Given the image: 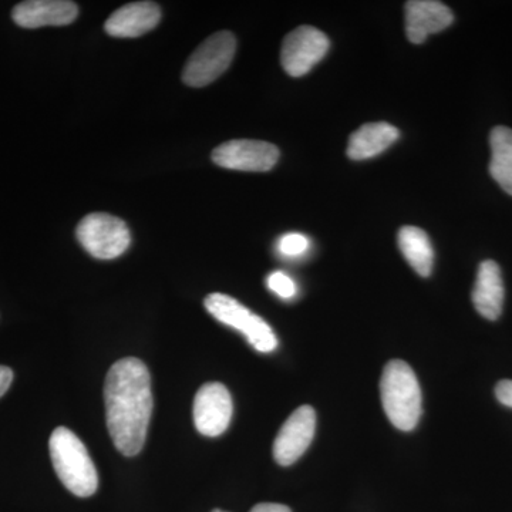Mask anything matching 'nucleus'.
Returning a JSON list of instances; mask_svg holds the SVG:
<instances>
[{
  "mask_svg": "<svg viewBox=\"0 0 512 512\" xmlns=\"http://www.w3.org/2000/svg\"><path fill=\"white\" fill-rule=\"evenodd\" d=\"M107 427L114 446L127 457L137 456L146 444L153 413L151 377L136 357L114 363L104 384Z\"/></svg>",
  "mask_w": 512,
  "mask_h": 512,
  "instance_id": "nucleus-1",
  "label": "nucleus"
},
{
  "mask_svg": "<svg viewBox=\"0 0 512 512\" xmlns=\"http://www.w3.org/2000/svg\"><path fill=\"white\" fill-rule=\"evenodd\" d=\"M50 457L57 477L77 497H92L99 487V476L83 441L66 427H57L50 437Z\"/></svg>",
  "mask_w": 512,
  "mask_h": 512,
  "instance_id": "nucleus-2",
  "label": "nucleus"
},
{
  "mask_svg": "<svg viewBox=\"0 0 512 512\" xmlns=\"http://www.w3.org/2000/svg\"><path fill=\"white\" fill-rule=\"evenodd\" d=\"M380 396L384 413L396 429L412 431L421 416V389L412 367L403 360H392L384 366L380 380Z\"/></svg>",
  "mask_w": 512,
  "mask_h": 512,
  "instance_id": "nucleus-3",
  "label": "nucleus"
},
{
  "mask_svg": "<svg viewBox=\"0 0 512 512\" xmlns=\"http://www.w3.org/2000/svg\"><path fill=\"white\" fill-rule=\"evenodd\" d=\"M204 305L215 319L241 332L258 352L271 353L278 348V338L271 326L237 299L224 293H211L205 298Z\"/></svg>",
  "mask_w": 512,
  "mask_h": 512,
  "instance_id": "nucleus-4",
  "label": "nucleus"
},
{
  "mask_svg": "<svg viewBox=\"0 0 512 512\" xmlns=\"http://www.w3.org/2000/svg\"><path fill=\"white\" fill-rule=\"evenodd\" d=\"M237 52V39L227 30L208 37L187 60L183 80L190 87H205L227 72Z\"/></svg>",
  "mask_w": 512,
  "mask_h": 512,
  "instance_id": "nucleus-5",
  "label": "nucleus"
},
{
  "mask_svg": "<svg viewBox=\"0 0 512 512\" xmlns=\"http://www.w3.org/2000/svg\"><path fill=\"white\" fill-rule=\"evenodd\" d=\"M76 237L82 247L97 259L119 258L131 244L126 222L104 212L84 217L77 225Z\"/></svg>",
  "mask_w": 512,
  "mask_h": 512,
  "instance_id": "nucleus-6",
  "label": "nucleus"
},
{
  "mask_svg": "<svg viewBox=\"0 0 512 512\" xmlns=\"http://www.w3.org/2000/svg\"><path fill=\"white\" fill-rule=\"evenodd\" d=\"M329 46L328 36L313 26L292 30L282 43V67L289 76H305L326 56Z\"/></svg>",
  "mask_w": 512,
  "mask_h": 512,
  "instance_id": "nucleus-7",
  "label": "nucleus"
},
{
  "mask_svg": "<svg viewBox=\"0 0 512 512\" xmlns=\"http://www.w3.org/2000/svg\"><path fill=\"white\" fill-rule=\"evenodd\" d=\"M211 157L218 167L264 173L278 163L279 150L266 141L231 140L215 148Z\"/></svg>",
  "mask_w": 512,
  "mask_h": 512,
  "instance_id": "nucleus-8",
  "label": "nucleus"
},
{
  "mask_svg": "<svg viewBox=\"0 0 512 512\" xmlns=\"http://www.w3.org/2000/svg\"><path fill=\"white\" fill-rule=\"evenodd\" d=\"M234 404L227 387L207 383L198 390L194 400V423L202 436L218 437L231 423Z\"/></svg>",
  "mask_w": 512,
  "mask_h": 512,
  "instance_id": "nucleus-9",
  "label": "nucleus"
},
{
  "mask_svg": "<svg viewBox=\"0 0 512 512\" xmlns=\"http://www.w3.org/2000/svg\"><path fill=\"white\" fill-rule=\"evenodd\" d=\"M316 431V413L311 406L299 407L285 421L274 443V457L281 466H291L311 446Z\"/></svg>",
  "mask_w": 512,
  "mask_h": 512,
  "instance_id": "nucleus-10",
  "label": "nucleus"
},
{
  "mask_svg": "<svg viewBox=\"0 0 512 512\" xmlns=\"http://www.w3.org/2000/svg\"><path fill=\"white\" fill-rule=\"evenodd\" d=\"M77 15L79 8L69 0H28L16 5L12 12L13 22L25 29L70 25Z\"/></svg>",
  "mask_w": 512,
  "mask_h": 512,
  "instance_id": "nucleus-11",
  "label": "nucleus"
},
{
  "mask_svg": "<svg viewBox=\"0 0 512 512\" xmlns=\"http://www.w3.org/2000/svg\"><path fill=\"white\" fill-rule=\"evenodd\" d=\"M454 22V15L436 0H410L406 3V33L410 42L421 45L427 37L443 32Z\"/></svg>",
  "mask_w": 512,
  "mask_h": 512,
  "instance_id": "nucleus-12",
  "label": "nucleus"
},
{
  "mask_svg": "<svg viewBox=\"0 0 512 512\" xmlns=\"http://www.w3.org/2000/svg\"><path fill=\"white\" fill-rule=\"evenodd\" d=\"M161 20V9L154 2H134L121 6L107 19L104 29L113 37L130 39L151 32Z\"/></svg>",
  "mask_w": 512,
  "mask_h": 512,
  "instance_id": "nucleus-13",
  "label": "nucleus"
},
{
  "mask_svg": "<svg viewBox=\"0 0 512 512\" xmlns=\"http://www.w3.org/2000/svg\"><path fill=\"white\" fill-rule=\"evenodd\" d=\"M474 308L483 318L497 320L503 312L504 282L500 266L494 261H484L477 272L473 295Z\"/></svg>",
  "mask_w": 512,
  "mask_h": 512,
  "instance_id": "nucleus-14",
  "label": "nucleus"
},
{
  "mask_svg": "<svg viewBox=\"0 0 512 512\" xmlns=\"http://www.w3.org/2000/svg\"><path fill=\"white\" fill-rule=\"evenodd\" d=\"M399 137L400 131L392 124L367 123L350 136L348 157L355 161L369 160L386 151Z\"/></svg>",
  "mask_w": 512,
  "mask_h": 512,
  "instance_id": "nucleus-15",
  "label": "nucleus"
},
{
  "mask_svg": "<svg viewBox=\"0 0 512 512\" xmlns=\"http://www.w3.org/2000/svg\"><path fill=\"white\" fill-rule=\"evenodd\" d=\"M399 248L410 266L423 278L431 275L434 264V249L426 231L417 227H403L399 231Z\"/></svg>",
  "mask_w": 512,
  "mask_h": 512,
  "instance_id": "nucleus-16",
  "label": "nucleus"
},
{
  "mask_svg": "<svg viewBox=\"0 0 512 512\" xmlns=\"http://www.w3.org/2000/svg\"><path fill=\"white\" fill-rule=\"evenodd\" d=\"M491 177L507 194L512 195V130L500 126L491 131Z\"/></svg>",
  "mask_w": 512,
  "mask_h": 512,
  "instance_id": "nucleus-17",
  "label": "nucleus"
},
{
  "mask_svg": "<svg viewBox=\"0 0 512 512\" xmlns=\"http://www.w3.org/2000/svg\"><path fill=\"white\" fill-rule=\"evenodd\" d=\"M311 247V241L305 235L298 234V232H291L279 239L278 249L282 255L288 258H298V256L305 255Z\"/></svg>",
  "mask_w": 512,
  "mask_h": 512,
  "instance_id": "nucleus-18",
  "label": "nucleus"
},
{
  "mask_svg": "<svg viewBox=\"0 0 512 512\" xmlns=\"http://www.w3.org/2000/svg\"><path fill=\"white\" fill-rule=\"evenodd\" d=\"M266 284H268V288L271 289L272 292L276 293V295L282 299L295 298L296 293H298L295 282H293L291 276L286 275L285 272L276 271L274 274L269 275Z\"/></svg>",
  "mask_w": 512,
  "mask_h": 512,
  "instance_id": "nucleus-19",
  "label": "nucleus"
},
{
  "mask_svg": "<svg viewBox=\"0 0 512 512\" xmlns=\"http://www.w3.org/2000/svg\"><path fill=\"white\" fill-rule=\"evenodd\" d=\"M498 402L512 409V380H501L495 387Z\"/></svg>",
  "mask_w": 512,
  "mask_h": 512,
  "instance_id": "nucleus-20",
  "label": "nucleus"
},
{
  "mask_svg": "<svg viewBox=\"0 0 512 512\" xmlns=\"http://www.w3.org/2000/svg\"><path fill=\"white\" fill-rule=\"evenodd\" d=\"M13 382V372L6 366H0V397L8 392L10 384Z\"/></svg>",
  "mask_w": 512,
  "mask_h": 512,
  "instance_id": "nucleus-21",
  "label": "nucleus"
},
{
  "mask_svg": "<svg viewBox=\"0 0 512 512\" xmlns=\"http://www.w3.org/2000/svg\"><path fill=\"white\" fill-rule=\"evenodd\" d=\"M249 512H292L291 508L282 504L262 503L255 505Z\"/></svg>",
  "mask_w": 512,
  "mask_h": 512,
  "instance_id": "nucleus-22",
  "label": "nucleus"
},
{
  "mask_svg": "<svg viewBox=\"0 0 512 512\" xmlns=\"http://www.w3.org/2000/svg\"><path fill=\"white\" fill-rule=\"evenodd\" d=\"M212 512H224V511H220V510H215V511H212Z\"/></svg>",
  "mask_w": 512,
  "mask_h": 512,
  "instance_id": "nucleus-23",
  "label": "nucleus"
}]
</instances>
